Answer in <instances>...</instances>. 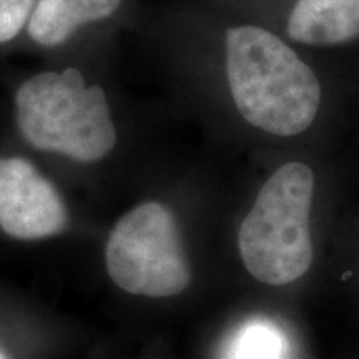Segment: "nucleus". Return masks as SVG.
<instances>
[{
	"instance_id": "8",
	"label": "nucleus",
	"mask_w": 359,
	"mask_h": 359,
	"mask_svg": "<svg viewBox=\"0 0 359 359\" xmlns=\"http://www.w3.org/2000/svg\"><path fill=\"white\" fill-rule=\"evenodd\" d=\"M280 336L264 326H253L238 341L233 359H280Z\"/></svg>"
},
{
	"instance_id": "1",
	"label": "nucleus",
	"mask_w": 359,
	"mask_h": 359,
	"mask_svg": "<svg viewBox=\"0 0 359 359\" xmlns=\"http://www.w3.org/2000/svg\"><path fill=\"white\" fill-rule=\"evenodd\" d=\"M224 45L228 87L246 122L275 137L306 132L321 107V83L311 67L258 25L231 27Z\"/></svg>"
},
{
	"instance_id": "9",
	"label": "nucleus",
	"mask_w": 359,
	"mask_h": 359,
	"mask_svg": "<svg viewBox=\"0 0 359 359\" xmlns=\"http://www.w3.org/2000/svg\"><path fill=\"white\" fill-rule=\"evenodd\" d=\"M34 0H0V43L15 39L32 11Z\"/></svg>"
},
{
	"instance_id": "10",
	"label": "nucleus",
	"mask_w": 359,
	"mask_h": 359,
	"mask_svg": "<svg viewBox=\"0 0 359 359\" xmlns=\"http://www.w3.org/2000/svg\"><path fill=\"white\" fill-rule=\"evenodd\" d=\"M0 359H7V358H6V356H4V354H2V353H0Z\"/></svg>"
},
{
	"instance_id": "7",
	"label": "nucleus",
	"mask_w": 359,
	"mask_h": 359,
	"mask_svg": "<svg viewBox=\"0 0 359 359\" xmlns=\"http://www.w3.org/2000/svg\"><path fill=\"white\" fill-rule=\"evenodd\" d=\"M122 0H39L29 20V35L42 47H57L80 25L105 20Z\"/></svg>"
},
{
	"instance_id": "5",
	"label": "nucleus",
	"mask_w": 359,
	"mask_h": 359,
	"mask_svg": "<svg viewBox=\"0 0 359 359\" xmlns=\"http://www.w3.org/2000/svg\"><path fill=\"white\" fill-rule=\"evenodd\" d=\"M67 226L57 188L24 158H0V228L17 240L55 236Z\"/></svg>"
},
{
	"instance_id": "2",
	"label": "nucleus",
	"mask_w": 359,
	"mask_h": 359,
	"mask_svg": "<svg viewBox=\"0 0 359 359\" xmlns=\"http://www.w3.org/2000/svg\"><path fill=\"white\" fill-rule=\"evenodd\" d=\"M17 127L30 145L75 161L102 160L116 145L105 90L87 87L82 72H42L15 92Z\"/></svg>"
},
{
	"instance_id": "3",
	"label": "nucleus",
	"mask_w": 359,
	"mask_h": 359,
	"mask_svg": "<svg viewBox=\"0 0 359 359\" xmlns=\"http://www.w3.org/2000/svg\"><path fill=\"white\" fill-rule=\"evenodd\" d=\"M314 173L288 161L266 180L238 231V248L255 280L283 286L299 280L313 263L309 212Z\"/></svg>"
},
{
	"instance_id": "4",
	"label": "nucleus",
	"mask_w": 359,
	"mask_h": 359,
	"mask_svg": "<svg viewBox=\"0 0 359 359\" xmlns=\"http://www.w3.org/2000/svg\"><path fill=\"white\" fill-rule=\"evenodd\" d=\"M105 262L116 286L148 298L183 293L191 280L177 219L158 201L135 206L116 222Z\"/></svg>"
},
{
	"instance_id": "6",
	"label": "nucleus",
	"mask_w": 359,
	"mask_h": 359,
	"mask_svg": "<svg viewBox=\"0 0 359 359\" xmlns=\"http://www.w3.org/2000/svg\"><path fill=\"white\" fill-rule=\"evenodd\" d=\"M293 42L334 47L359 39V0H296L286 19Z\"/></svg>"
}]
</instances>
